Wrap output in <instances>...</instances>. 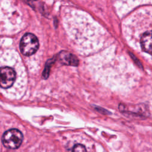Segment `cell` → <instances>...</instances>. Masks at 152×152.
<instances>
[{
    "instance_id": "cell-1",
    "label": "cell",
    "mask_w": 152,
    "mask_h": 152,
    "mask_svg": "<svg viewBox=\"0 0 152 152\" xmlns=\"http://www.w3.org/2000/svg\"><path fill=\"white\" fill-rule=\"evenodd\" d=\"M23 135L17 129H10L5 131L2 137V142L4 147L9 149H17L21 144Z\"/></svg>"
},
{
    "instance_id": "cell-2",
    "label": "cell",
    "mask_w": 152,
    "mask_h": 152,
    "mask_svg": "<svg viewBox=\"0 0 152 152\" xmlns=\"http://www.w3.org/2000/svg\"><path fill=\"white\" fill-rule=\"evenodd\" d=\"M39 40L37 37L30 33H26L21 38L20 43L21 52L25 56L34 54L39 48Z\"/></svg>"
},
{
    "instance_id": "cell-3",
    "label": "cell",
    "mask_w": 152,
    "mask_h": 152,
    "mask_svg": "<svg viewBox=\"0 0 152 152\" xmlns=\"http://www.w3.org/2000/svg\"><path fill=\"white\" fill-rule=\"evenodd\" d=\"M15 79L14 70L8 66L1 67L0 76V85L2 88H7L10 87Z\"/></svg>"
},
{
    "instance_id": "cell-4",
    "label": "cell",
    "mask_w": 152,
    "mask_h": 152,
    "mask_svg": "<svg viewBox=\"0 0 152 152\" xmlns=\"http://www.w3.org/2000/svg\"><path fill=\"white\" fill-rule=\"evenodd\" d=\"M58 59L61 63L65 65L77 66L78 64L77 58L68 52H61L58 55Z\"/></svg>"
},
{
    "instance_id": "cell-5",
    "label": "cell",
    "mask_w": 152,
    "mask_h": 152,
    "mask_svg": "<svg viewBox=\"0 0 152 152\" xmlns=\"http://www.w3.org/2000/svg\"><path fill=\"white\" fill-rule=\"evenodd\" d=\"M140 43L143 50L152 54V31L144 33L141 37Z\"/></svg>"
},
{
    "instance_id": "cell-6",
    "label": "cell",
    "mask_w": 152,
    "mask_h": 152,
    "mask_svg": "<svg viewBox=\"0 0 152 152\" xmlns=\"http://www.w3.org/2000/svg\"><path fill=\"white\" fill-rule=\"evenodd\" d=\"M72 152H86V148L82 144H76L72 148Z\"/></svg>"
}]
</instances>
